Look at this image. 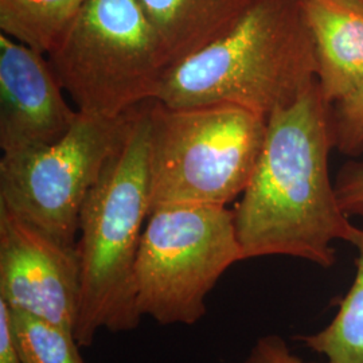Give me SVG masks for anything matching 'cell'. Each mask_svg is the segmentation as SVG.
Returning <instances> with one entry per match:
<instances>
[{
  "label": "cell",
  "mask_w": 363,
  "mask_h": 363,
  "mask_svg": "<svg viewBox=\"0 0 363 363\" xmlns=\"http://www.w3.org/2000/svg\"><path fill=\"white\" fill-rule=\"evenodd\" d=\"M331 150L330 103L318 82L268 117L257 166L233 210L242 259L286 256L331 268L334 242L362 244L330 178Z\"/></svg>",
  "instance_id": "obj_1"
},
{
  "label": "cell",
  "mask_w": 363,
  "mask_h": 363,
  "mask_svg": "<svg viewBox=\"0 0 363 363\" xmlns=\"http://www.w3.org/2000/svg\"><path fill=\"white\" fill-rule=\"evenodd\" d=\"M315 82L303 0H252L233 30L167 69L155 100L171 108L238 105L269 117Z\"/></svg>",
  "instance_id": "obj_2"
},
{
  "label": "cell",
  "mask_w": 363,
  "mask_h": 363,
  "mask_svg": "<svg viewBox=\"0 0 363 363\" xmlns=\"http://www.w3.org/2000/svg\"><path fill=\"white\" fill-rule=\"evenodd\" d=\"M150 103V101H148ZM148 103L86 195L78 220L81 298L76 339L93 345L99 331L128 333L142 320L133 269L151 213Z\"/></svg>",
  "instance_id": "obj_3"
},
{
  "label": "cell",
  "mask_w": 363,
  "mask_h": 363,
  "mask_svg": "<svg viewBox=\"0 0 363 363\" xmlns=\"http://www.w3.org/2000/svg\"><path fill=\"white\" fill-rule=\"evenodd\" d=\"M151 211L169 203L228 206L245 191L268 117L233 104L148 103Z\"/></svg>",
  "instance_id": "obj_4"
},
{
  "label": "cell",
  "mask_w": 363,
  "mask_h": 363,
  "mask_svg": "<svg viewBox=\"0 0 363 363\" xmlns=\"http://www.w3.org/2000/svg\"><path fill=\"white\" fill-rule=\"evenodd\" d=\"M48 57L76 109L91 116L155 100L169 69L139 0H85Z\"/></svg>",
  "instance_id": "obj_5"
},
{
  "label": "cell",
  "mask_w": 363,
  "mask_h": 363,
  "mask_svg": "<svg viewBox=\"0 0 363 363\" xmlns=\"http://www.w3.org/2000/svg\"><path fill=\"white\" fill-rule=\"evenodd\" d=\"M242 253L233 210L169 203L150 213L133 269L138 310L159 325H191L206 298Z\"/></svg>",
  "instance_id": "obj_6"
},
{
  "label": "cell",
  "mask_w": 363,
  "mask_h": 363,
  "mask_svg": "<svg viewBox=\"0 0 363 363\" xmlns=\"http://www.w3.org/2000/svg\"><path fill=\"white\" fill-rule=\"evenodd\" d=\"M135 112L118 117L78 112L60 142L3 154L0 205L60 244L76 247L84 201L125 139Z\"/></svg>",
  "instance_id": "obj_7"
},
{
  "label": "cell",
  "mask_w": 363,
  "mask_h": 363,
  "mask_svg": "<svg viewBox=\"0 0 363 363\" xmlns=\"http://www.w3.org/2000/svg\"><path fill=\"white\" fill-rule=\"evenodd\" d=\"M79 298L77 247L60 244L0 205V298L13 311L74 331Z\"/></svg>",
  "instance_id": "obj_8"
},
{
  "label": "cell",
  "mask_w": 363,
  "mask_h": 363,
  "mask_svg": "<svg viewBox=\"0 0 363 363\" xmlns=\"http://www.w3.org/2000/svg\"><path fill=\"white\" fill-rule=\"evenodd\" d=\"M77 109L67 104L49 60L0 35V148L13 154L60 142Z\"/></svg>",
  "instance_id": "obj_9"
},
{
  "label": "cell",
  "mask_w": 363,
  "mask_h": 363,
  "mask_svg": "<svg viewBox=\"0 0 363 363\" xmlns=\"http://www.w3.org/2000/svg\"><path fill=\"white\" fill-rule=\"evenodd\" d=\"M316 57V82L331 104L363 84V4L303 0Z\"/></svg>",
  "instance_id": "obj_10"
},
{
  "label": "cell",
  "mask_w": 363,
  "mask_h": 363,
  "mask_svg": "<svg viewBox=\"0 0 363 363\" xmlns=\"http://www.w3.org/2000/svg\"><path fill=\"white\" fill-rule=\"evenodd\" d=\"M169 67L226 35L252 0H139Z\"/></svg>",
  "instance_id": "obj_11"
},
{
  "label": "cell",
  "mask_w": 363,
  "mask_h": 363,
  "mask_svg": "<svg viewBox=\"0 0 363 363\" xmlns=\"http://www.w3.org/2000/svg\"><path fill=\"white\" fill-rule=\"evenodd\" d=\"M85 0H0L1 34L49 55Z\"/></svg>",
  "instance_id": "obj_12"
},
{
  "label": "cell",
  "mask_w": 363,
  "mask_h": 363,
  "mask_svg": "<svg viewBox=\"0 0 363 363\" xmlns=\"http://www.w3.org/2000/svg\"><path fill=\"white\" fill-rule=\"evenodd\" d=\"M357 250L354 281L339 300L333 320L318 333L298 337L328 363H363V242Z\"/></svg>",
  "instance_id": "obj_13"
},
{
  "label": "cell",
  "mask_w": 363,
  "mask_h": 363,
  "mask_svg": "<svg viewBox=\"0 0 363 363\" xmlns=\"http://www.w3.org/2000/svg\"><path fill=\"white\" fill-rule=\"evenodd\" d=\"M11 323L22 362L86 363L73 330L13 310Z\"/></svg>",
  "instance_id": "obj_14"
},
{
  "label": "cell",
  "mask_w": 363,
  "mask_h": 363,
  "mask_svg": "<svg viewBox=\"0 0 363 363\" xmlns=\"http://www.w3.org/2000/svg\"><path fill=\"white\" fill-rule=\"evenodd\" d=\"M330 130L334 150L347 156L363 152V84L330 104Z\"/></svg>",
  "instance_id": "obj_15"
},
{
  "label": "cell",
  "mask_w": 363,
  "mask_h": 363,
  "mask_svg": "<svg viewBox=\"0 0 363 363\" xmlns=\"http://www.w3.org/2000/svg\"><path fill=\"white\" fill-rule=\"evenodd\" d=\"M334 184L345 214L363 220V162H347L337 171Z\"/></svg>",
  "instance_id": "obj_16"
},
{
  "label": "cell",
  "mask_w": 363,
  "mask_h": 363,
  "mask_svg": "<svg viewBox=\"0 0 363 363\" xmlns=\"http://www.w3.org/2000/svg\"><path fill=\"white\" fill-rule=\"evenodd\" d=\"M244 363H316L307 362L295 355L286 340L279 335L259 337ZM328 363V362H325Z\"/></svg>",
  "instance_id": "obj_17"
},
{
  "label": "cell",
  "mask_w": 363,
  "mask_h": 363,
  "mask_svg": "<svg viewBox=\"0 0 363 363\" xmlns=\"http://www.w3.org/2000/svg\"><path fill=\"white\" fill-rule=\"evenodd\" d=\"M0 363H23L18 349L9 304L0 298Z\"/></svg>",
  "instance_id": "obj_18"
},
{
  "label": "cell",
  "mask_w": 363,
  "mask_h": 363,
  "mask_svg": "<svg viewBox=\"0 0 363 363\" xmlns=\"http://www.w3.org/2000/svg\"><path fill=\"white\" fill-rule=\"evenodd\" d=\"M358 1H361V3L363 4V0H358Z\"/></svg>",
  "instance_id": "obj_19"
}]
</instances>
